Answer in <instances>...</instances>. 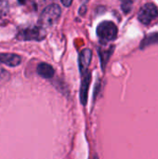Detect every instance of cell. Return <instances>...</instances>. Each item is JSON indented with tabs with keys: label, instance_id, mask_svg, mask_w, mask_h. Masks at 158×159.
<instances>
[{
	"label": "cell",
	"instance_id": "cell-1",
	"mask_svg": "<svg viewBox=\"0 0 158 159\" xmlns=\"http://www.w3.org/2000/svg\"><path fill=\"white\" fill-rule=\"evenodd\" d=\"M61 8L58 4L48 5L41 13L39 18V26L43 29L52 27L61 18Z\"/></svg>",
	"mask_w": 158,
	"mask_h": 159
},
{
	"label": "cell",
	"instance_id": "cell-2",
	"mask_svg": "<svg viewBox=\"0 0 158 159\" xmlns=\"http://www.w3.org/2000/svg\"><path fill=\"white\" fill-rule=\"evenodd\" d=\"M97 34L101 43L106 44L112 42L116 39L117 27L113 21H102L97 27Z\"/></svg>",
	"mask_w": 158,
	"mask_h": 159
},
{
	"label": "cell",
	"instance_id": "cell-3",
	"mask_svg": "<svg viewBox=\"0 0 158 159\" xmlns=\"http://www.w3.org/2000/svg\"><path fill=\"white\" fill-rule=\"evenodd\" d=\"M138 19L142 24L149 25L158 19L157 7L153 3L144 4L138 13Z\"/></svg>",
	"mask_w": 158,
	"mask_h": 159
},
{
	"label": "cell",
	"instance_id": "cell-4",
	"mask_svg": "<svg viewBox=\"0 0 158 159\" xmlns=\"http://www.w3.org/2000/svg\"><path fill=\"white\" fill-rule=\"evenodd\" d=\"M46 36L45 29L40 26L29 27L21 30L17 34V39L21 41H39L44 39Z\"/></svg>",
	"mask_w": 158,
	"mask_h": 159
},
{
	"label": "cell",
	"instance_id": "cell-5",
	"mask_svg": "<svg viewBox=\"0 0 158 159\" xmlns=\"http://www.w3.org/2000/svg\"><path fill=\"white\" fill-rule=\"evenodd\" d=\"M81 75H82V80H81V88H80V101L83 105H86L88 101V92L89 82H90V73L88 70L82 72Z\"/></svg>",
	"mask_w": 158,
	"mask_h": 159
},
{
	"label": "cell",
	"instance_id": "cell-6",
	"mask_svg": "<svg viewBox=\"0 0 158 159\" xmlns=\"http://www.w3.org/2000/svg\"><path fill=\"white\" fill-rule=\"evenodd\" d=\"M91 58H92V51L89 48H84L83 50H81L78 58L79 69L81 73L88 70V66L91 62Z\"/></svg>",
	"mask_w": 158,
	"mask_h": 159
},
{
	"label": "cell",
	"instance_id": "cell-7",
	"mask_svg": "<svg viewBox=\"0 0 158 159\" xmlns=\"http://www.w3.org/2000/svg\"><path fill=\"white\" fill-rule=\"evenodd\" d=\"M21 63L20 56L14 53H0V64L16 67Z\"/></svg>",
	"mask_w": 158,
	"mask_h": 159
},
{
	"label": "cell",
	"instance_id": "cell-8",
	"mask_svg": "<svg viewBox=\"0 0 158 159\" xmlns=\"http://www.w3.org/2000/svg\"><path fill=\"white\" fill-rule=\"evenodd\" d=\"M36 72L37 74L43 77V78H47V79H49V78H52L54 76V74H55V70L54 68L48 64V63H46V62H41L37 65V68H36Z\"/></svg>",
	"mask_w": 158,
	"mask_h": 159
},
{
	"label": "cell",
	"instance_id": "cell-9",
	"mask_svg": "<svg viewBox=\"0 0 158 159\" xmlns=\"http://www.w3.org/2000/svg\"><path fill=\"white\" fill-rule=\"evenodd\" d=\"M158 43V33L150 34L145 36V38L142 41L141 43V48H144L150 45L153 44H157Z\"/></svg>",
	"mask_w": 158,
	"mask_h": 159
},
{
	"label": "cell",
	"instance_id": "cell-10",
	"mask_svg": "<svg viewBox=\"0 0 158 159\" xmlns=\"http://www.w3.org/2000/svg\"><path fill=\"white\" fill-rule=\"evenodd\" d=\"M114 50V48H108L107 50H102V49H100V56H101V61H102V69H104V67L106 66V63L112 54Z\"/></svg>",
	"mask_w": 158,
	"mask_h": 159
},
{
	"label": "cell",
	"instance_id": "cell-11",
	"mask_svg": "<svg viewBox=\"0 0 158 159\" xmlns=\"http://www.w3.org/2000/svg\"><path fill=\"white\" fill-rule=\"evenodd\" d=\"M9 78H10V74L7 70L0 68V88L4 86L9 80Z\"/></svg>",
	"mask_w": 158,
	"mask_h": 159
},
{
	"label": "cell",
	"instance_id": "cell-12",
	"mask_svg": "<svg viewBox=\"0 0 158 159\" xmlns=\"http://www.w3.org/2000/svg\"><path fill=\"white\" fill-rule=\"evenodd\" d=\"M9 6L8 3L6 1H0V19L3 18L8 11Z\"/></svg>",
	"mask_w": 158,
	"mask_h": 159
},
{
	"label": "cell",
	"instance_id": "cell-13",
	"mask_svg": "<svg viewBox=\"0 0 158 159\" xmlns=\"http://www.w3.org/2000/svg\"><path fill=\"white\" fill-rule=\"evenodd\" d=\"M132 2L131 1H125L122 3L121 5V7H122V10L125 12V13H129L131 9V7H132Z\"/></svg>",
	"mask_w": 158,
	"mask_h": 159
},
{
	"label": "cell",
	"instance_id": "cell-14",
	"mask_svg": "<svg viewBox=\"0 0 158 159\" xmlns=\"http://www.w3.org/2000/svg\"><path fill=\"white\" fill-rule=\"evenodd\" d=\"M61 3H62L64 6H66V7H69V6L72 4V1H68V2H67V1H64V0H62V1H61Z\"/></svg>",
	"mask_w": 158,
	"mask_h": 159
}]
</instances>
